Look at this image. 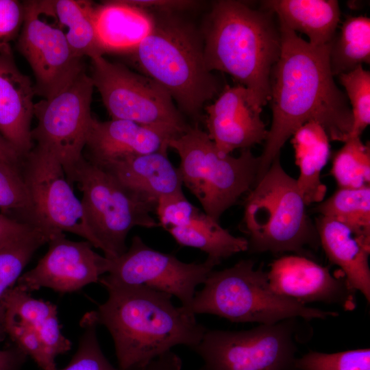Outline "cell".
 Returning a JSON list of instances; mask_svg holds the SVG:
<instances>
[{"label":"cell","mask_w":370,"mask_h":370,"mask_svg":"<svg viewBox=\"0 0 370 370\" xmlns=\"http://www.w3.org/2000/svg\"><path fill=\"white\" fill-rule=\"evenodd\" d=\"M281 50L270 77L272 123L260 158L256 182L293 133L315 121L330 140L345 143L352 127V114L345 94L334 80L330 43L314 46L279 25Z\"/></svg>","instance_id":"6da1fadb"},{"label":"cell","mask_w":370,"mask_h":370,"mask_svg":"<svg viewBox=\"0 0 370 370\" xmlns=\"http://www.w3.org/2000/svg\"><path fill=\"white\" fill-rule=\"evenodd\" d=\"M103 286L108 297L91 313L111 334L120 370H143L177 345L192 349L208 329L169 294L144 286Z\"/></svg>","instance_id":"7a4b0ae2"},{"label":"cell","mask_w":370,"mask_h":370,"mask_svg":"<svg viewBox=\"0 0 370 370\" xmlns=\"http://www.w3.org/2000/svg\"><path fill=\"white\" fill-rule=\"evenodd\" d=\"M208 69L231 75L262 108L270 99V77L281 50L273 13L241 1L213 3L201 33Z\"/></svg>","instance_id":"3957f363"},{"label":"cell","mask_w":370,"mask_h":370,"mask_svg":"<svg viewBox=\"0 0 370 370\" xmlns=\"http://www.w3.org/2000/svg\"><path fill=\"white\" fill-rule=\"evenodd\" d=\"M153 15L150 34L126 55L169 92L182 114L197 121L207 101L221 90L206 66L201 34L172 12Z\"/></svg>","instance_id":"277c9868"},{"label":"cell","mask_w":370,"mask_h":370,"mask_svg":"<svg viewBox=\"0 0 370 370\" xmlns=\"http://www.w3.org/2000/svg\"><path fill=\"white\" fill-rule=\"evenodd\" d=\"M252 260H242L221 271H212L196 291L190 312L217 315L236 323L274 324L284 320L335 317L338 313L308 307L278 295L267 273L255 269Z\"/></svg>","instance_id":"5b68a950"},{"label":"cell","mask_w":370,"mask_h":370,"mask_svg":"<svg viewBox=\"0 0 370 370\" xmlns=\"http://www.w3.org/2000/svg\"><path fill=\"white\" fill-rule=\"evenodd\" d=\"M306 206L296 180L277 157L245 201L243 228L249 237L248 250L301 256L306 245L317 246L319 237Z\"/></svg>","instance_id":"8992f818"},{"label":"cell","mask_w":370,"mask_h":370,"mask_svg":"<svg viewBox=\"0 0 370 370\" xmlns=\"http://www.w3.org/2000/svg\"><path fill=\"white\" fill-rule=\"evenodd\" d=\"M168 146L180 156L183 185L217 221L256 183L259 156L250 149H242L237 157L221 153L197 124L171 138Z\"/></svg>","instance_id":"52a82bcc"},{"label":"cell","mask_w":370,"mask_h":370,"mask_svg":"<svg viewBox=\"0 0 370 370\" xmlns=\"http://www.w3.org/2000/svg\"><path fill=\"white\" fill-rule=\"evenodd\" d=\"M74 183L82 193L85 219L99 249L116 258L127 249L125 242L134 227H159L151 215L156 205L132 193L115 177L84 157L77 165Z\"/></svg>","instance_id":"ba28073f"},{"label":"cell","mask_w":370,"mask_h":370,"mask_svg":"<svg viewBox=\"0 0 370 370\" xmlns=\"http://www.w3.org/2000/svg\"><path fill=\"white\" fill-rule=\"evenodd\" d=\"M296 319L242 331L207 329L192 349L203 362L198 370H299Z\"/></svg>","instance_id":"9c48e42d"},{"label":"cell","mask_w":370,"mask_h":370,"mask_svg":"<svg viewBox=\"0 0 370 370\" xmlns=\"http://www.w3.org/2000/svg\"><path fill=\"white\" fill-rule=\"evenodd\" d=\"M90 77L112 119L164 129L175 136L190 125L162 86L123 64L103 56L92 58Z\"/></svg>","instance_id":"30bf717a"},{"label":"cell","mask_w":370,"mask_h":370,"mask_svg":"<svg viewBox=\"0 0 370 370\" xmlns=\"http://www.w3.org/2000/svg\"><path fill=\"white\" fill-rule=\"evenodd\" d=\"M93 88L90 75L84 70L53 97L34 105L38 122L32 130L33 142L60 162L71 186L93 119Z\"/></svg>","instance_id":"8fae6325"},{"label":"cell","mask_w":370,"mask_h":370,"mask_svg":"<svg viewBox=\"0 0 370 370\" xmlns=\"http://www.w3.org/2000/svg\"><path fill=\"white\" fill-rule=\"evenodd\" d=\"M23 21L17 49L34 73L36 95L50 99L85 70L71 51L51 0L22 2Z\"/></svg>","instance_id":"7c38bea8"},{"label":"cell","mask_w":370,"mask_h":370,"mask_svg":"<svg viewBox=\"0 0 370 370\" xmlns=\"http://www.w3.org/2000/svg\"><path fill=\"white\" fill-rule=\"evenodd\" d=\"M21 173L35 227L51 236L64 232L76 234L99 249L86 223L81 201L75 196L62 166L52 154L34 146L23 159Z\"/></svg>","instance_id":"4fadbf2b"},{"label":"cell","mask_w":370,"mask_h":370,"mask_svg":"<svg viewBox=\"0 0 370 370\" xmlns=\"http://www.w3.org/2000/svg\"><path fill=\"white\" fill-rule=\"evenodd\" d=\"M216 261L208 258L201 263H186L175 256L160 252L146 245L138 236L132 238L129 248L111 259L102 285L144 286L176 297L190 312L196 288L205 282Z\"/></svg>","instance_id":"5bb4252c"},{"label":"cell","mask_w":370,"mask_h":370,"mask_svg":"<svg viewBox=\"0 0 370 370\" xmlns=\"http://www.w3.org/2000/svg\"><path fill=\"white\" fill-rule=\"evenodd\" d=\"M2 305L5 334L42 370H56V358L72 345L61 332L56 306L17 286L5 293Z\"/></svg>","instance_id":"9a60e30c"},{"label":"cell","mask_w":370,"mask_h":370,"mask_svg":"<svg viewBox=\"0 0 370 370\" xmlns=\"http://www.w3.org/2000/svg\"><path fill=\"white\" fill-rule=\"evenodd\" d=\"M47 243L48 251L36 266L17 280L21 290L30 293L47 287L60 293L74 292L99 282L110 269L111 259L95 252L87 241H73L64 232H57Z\"/></svg>","instance_id":"2e32d148"},{"label":"cell","mask_w":370,"mask_h":370,"mask_svg":"<svg viewBox=\"0 0 370 370\" xmlns=\"http://www.w3.org/2000/svg\"><path fill=\"white\" fill-rule=\"evenodd\" d=\"M267 275L273 291L297 302L333 304L346 310L356 308V291L345 278L334 277L328 267L306 256L280 257L271 264Z\"/></svg>","instance_id":"e0dca14e"},{"label":"cell","mask_w":370,"mask_h":370,"mask_svg":"<svg viewBox=\"0 0 370 370\" xmlns=\"http://www.w3.org/2000/svg\"><path fill=\"white\" fill-rule=\"evenodd\" d=\"M262 108L239 84L225 86L214 103L204 108L206 132L221 153L265 141L268 130L260 116Z\"/></svg>","instance_id":"ac0fdd59"},{"label":"cell","mask_w":370,"mask_h":370,"mask_svg":"<svg viewBox=\"0 0 370 370\" xmlns=\"http://www.w3.org/2000/svg\"><path fill=\"white\" fill-rule=\"evenodd\" d=\"M172 132L121 119L100 121L93 118L84 157L101 165L130 156L167 151Z\"/></svg>","instance_id":"d6986e66"},{"label":"cell","mask_w":370,"mask_h":370,"mask_svg":"<svg viewBox=\"0 0 370 370\" xmlns=\"http://www.w3.org/2000/svg\"><path fill=\"white\" fill-rule=\"evenodd\" d=\"M34 85L17 67L12 51L0 53V134L23 158L32 149Z\"/></svg>","instance_id":"ffe728a7"},{"label":"cell","mask_w":370,"mask_h":370,"mask_svg":"<svg viewBox=\"0 0 370 370\" xmlns=\"http://www.w3.org/2000/svg\"><path fill=\"white\" fill-rule=\"evenodd\" d=\"M98 166L126 188L156 205L160 197L183 193L179 171L165 150L130 156Z\"/></svg>","instance_id":"44dd1931"},{"label":"cell","mask_w":370,"mask_h":370,"mask_svg":"<svg viewBox=\"0 0 370 370\" xmlns=\"http://www.w3.org/2000/svg\"><path fill=\"white\" fill-rule=\"evenodd\" d=\"M315 228L326 256L339 267L349 286L370 301V246L365 244L345 225L319 216Z\"/></svg>","instance_id":"7402d4cb"},{"label":"cell","mask_w":370,"mask_h":370,"mask_svg":"<svg viewBox=\"0 0 370 370\" xmlns=\"http://www.w3.org/2000/svg\"><path fill=\"white\" fill-rule=\"evenodd\" d=\"M95 25L104 53L126 54L150 34L154 18L128 0L110 1L95 5Z\"/></svg>","instance_id":"603a6c76"},{"label":"cell","mask_w":370,"mask_h":370,"mask_svg":"<svg viewBox=\"0 0 370 370\" xmlns=\"http://www.w3.org/2000/svg\"><path fill=\"white\" fill-rule=\"evenodd\" d=\"M262 6L278 16L279 25L305 34L314 46L332 42L341 16L335 0H269Z\"/></svg>","instance_id":"cb8c5ba5"},{"label":"cell","mask_w":370,"mask_h":370,"mask_svg":"<svg viewBox=\"0 0 370 370\" xmlns=\"http://www.w3.org/2000/svg\"><path fill=\"white\" fill-rule=\"evenodd\" d=\"M330 138L323 127L309 121L292 135L295 163L299 175L296 180L306 206L321 203L327 187L321 180V173L330 156Z\"/></svg>","instance_id":"d4e9b609"},{"label":"cell","mask_w":370,"mask_h":370,"mask_svg":"<svg viewBox=\"0 0 370 370\" xmlns=\"http://www.w3.org/2000/svg\"><path fill=\"white\" fill-rule=\"evenodd\" d=\"M180 245L199 249L218 264L248 250L247 238L232 235L217 221L198 209L183 226L166 230Z\"/></svg>","instance_id":"484cf974"},{"label":"cell","mask_w":370,"mask_h":370,"mask_svg":"<svg viewBox=\"0 0 370 370\" xmlns=\"http://www.w3.org/2000/svg\"><path fill=\"white\" fill-rule=\"evenodd\" d=\"M60 26L73 53L78 58L91 59L104 53L98 41L95 25V5L90 1L53 0Z\"/></svg>","instance_id":"4316f807"},{"label":"cell","mask_w":370,"mask_h":370,"mask_svg":"<svg viewBox=\"0 0 370 370\" xmlns=\"http://www.w3.org/2000/svg\"><path fill=\"white\" fill-rule=\"evenodd\" d=\"M321 216L348 227L365 244L370 246V186L358 188H339L315 208Z\"/></svg>","instance_id":"83f0119b"},{"label":"cell","mask_w":370,"mask_h":370,"mask_svg":"<svg viewBox=\"0 0 370 370\" xmlns=\"http://www.w3.org/2000/svg\"><path fill=\"white\" fill-rule=\"evenodd\" d=\"M370 62V19L349 16L330 43V63L333 75L349 72Z\"/></svg>","instance_id":"f1b7e54d"},{"label":"cell","mask_w":370,"mask_h":370,"mask_svg":"<svg viewBox=\"0 0 370 370\" xmlns=\"http://www.w3.org/2000/svg\"><path fill=\"white\" fill-rule=\"evenodd\" d=\"M50 237L36 227L27 234L0 245V338L5 335L3 297L17 282L34 253L47 243Z\"/></svg>","instance_id":"f546056e"},{"label":"cell","mask_w":370,"mask_h":370,"mask_svg":"<svg viewBox=\"0 0 370 370\" xmlns=\"http://www.w3.org/2000/svg\"><path fill=\"white\" fill-rule=\"evenodd\" d=\"M331 173L339 188H358L370 182V149L360 137L348 138L335 153Z\"/></svg>","instance_id":"4dcf8cb0"},{"label":"cell","mask_w":370,"mask_h":370,"mask_svg":"<svg viewBox=\"0 0 370 370\" xmlns=\"http://www.w3.org/2000/svg\"><path fill=\"white\" fill-rule=\"evenodd\" d=\"M0 213L33 225L31 202L22 176L21 169L1 164H0Z\"/></svg>","instance_id":"1f68e13d"},{"label":"cell","mask_w":370,"mask_h":370,"mask_svg":"<svg viewBox=\"0 0 370 370\" xmlns=\"http://www.w3.org/2000/svg\"><path fill=\"white\" fill-rule=\"evenodd\" d=\"M352 106V127L349 138L360 137L370 123V73L359 65L338 75Z\"/></svg>","instance_id":"d6a6232c"},{"label":"cell","mask_w":370,"mask_h":370,"mask_svg":"<svg viewBox=\"0 0 370 370\" xmlns=\"http://www.w3.org/2000/svg\"><path fill=\"white\" fill-rule=\"evenodd\" d=\"M80 325L84 332L76 352L65 367L56 370H120L110 362L101 350L97 335V323L91 312L85 314Z\"/></svg>","instance_id":"836d02e7"},{"label":"cell","mask_w":370,"mask_h":370,"mask_svg":"<svg viewBox=\"0 0 370 370\" xmlns=\"http://www.w3.org/2000/svg\"><path fill=\"white\" fill-rule=\"evenodd\" d=\"M299 370H370V349H358L326 354L310 351L297 357Z\"/></svg>","instance_id":"e575fe53"},{"label":"cell","mask_w":370,"mask_h":370,"mask_svg":"<svg viewBox=\"0 0 370 370\" xmlns=\"http://www.w3.org/2000/svg\"><path fill=\"white\" fill-rule=\"evenodd\" d=\"M198 209L181 193L160 197L155 212L160 226L166 230L184 225Z\"/></svg>","instance_id":"d590c367"},{"label":"cell","mask_w":370,"mask_h":370,"mask_svg":"<svg viewBox=\"0 0 370 370\" xmlns=\"http://www.w3.org/2000/svg\"><path fill=\"white\" fill-rule=\"evenodd\" d=\"M23 15L22 2L0 0V53L12 51L10 42L18 36Z\"/></svg>","instance_id":"8d00e7d4"},{"label":"cell","mask_w":370,"mask_h":370,"mask_svg":"<svg viewBox=\"0 0 370 370\" xmlns=\"http://www.w3.org/2000/svg\"><path fill=\"white\" fill-rule=\"evenodd\" d=\"M36 227L33 225L0 213V245L19 238Z\"/></svg>","instance_id":"74e56055"},{"label":"cell","mask_w":370,"mask_h":370,"mask_svg":"<svg viewBox=\"0 0 370 370\" xmlns=\"http://www.w3.org/2000/svg\"><path fill=\"white\" fill-rule=\"evenodd\" d=\"M132 4L149 10L157 12H175L190 8L195 5V1L186 0H128Z\"/></svg>","instance_id":"f35d334b"},{"label":"cell","mask_w":370,"mask_h":370,"mask_svg":"<svg viewBox=\"0 0 370 370\" xmlns=\"http://www.w3.org/2000/svg\"><path fill=\"white\" fill-rule=\"evenodd\" d=\"M27 356L16 345L0 349V370H21Z\"/></svg>","instance_id":"ab89813d"},{"label":"cell","mask_w":370,"mask_h":370,"mask_svg":"<svg viewBox=\"0 0 370 370\" xmlns=\"http://www.w3.org/2000/svg\"><path fill=\"white\" fill-rule=\"evenodd\" d=\"M182 367L181 358L170 351L152 360L143 370H181Z\"/></svg>","instance_id":"60d3db41"},{"label":"cell","mask_w":370,"mask_h":370,"mask_svg":"<svg viewBox=\"0 0 370 370\" xmlns=\"http://www.w3.org/2000/svg\"><path fill=\"white\" fill-rule=\"evenodd\" d=\"M23 158L0 134V164L21 168Z\"/></svg>","instance_id":"b9f144b4"}]
</instances>
